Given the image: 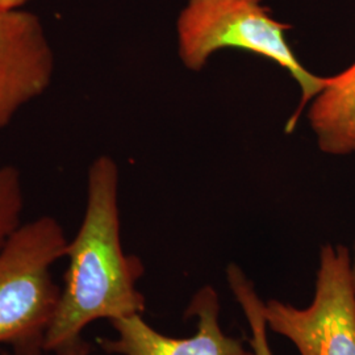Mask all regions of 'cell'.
<instances>
[{
    "label": "cell",
    "mask_w": 355,
    "mask_h": 355,
    "mask_svg": "<svg viewBox=\"0 0 355 355\" xmlns=\"http://www.w3.org/2000/svg\"><path fill=\"white\" fill-rule=\"evenodd\" d=\"M26 0H0V130L51 87L55 55L40 17Z\"/></svg>",
    "instance_id": "5"
},
{
    "label": "cell",
    "mask_w": 355,
    "mask_h": 355,
    "mask_svg": "<svg viewBox=\"0 0 355 355\" xmlns=\"http://www.w3.org/2000/svg\"><path fill=\"white\" fill-rule=\"evenodd\" d=\"M263 316L267 328L288 338L300 355H355V290L349 250L343 245L322 246L315 296L306 308L268 300Z\"/></svg>",
    "instance_id": "4"
},
{
    "label": "cell",
    "mask_w": 355,
    "mask_h": 355,
    "mask_svg": "<svg viewBox=\"0 0 355 355\" xmlns=\"http://www.w3.org/2000/svg\"><path fill=\"white\" fill-rule=\"evenodd\" d=\"M119 167L108 155L98 157L87 174V202L76 237L67 242L64 287L44 350L64 354L83 341L92 322L145 312L137 288L145 268L140 258L124 253L120 234Z\"/></svg>",
    "instance_id": "1"
},
{
    "label": "cell",
    "mask_w": 355,
    "mask_h": 355,
    "mask_svg": "<svg viewBox=\"0 0 355 355\" xmlns=\"http://www.w3.org/2000/svg\"><path fill=\"white\" fill-rule=\"evenodd\" d=\"M227 279L233 296L241 305L242 312L249 322L252 337L250 346L254 355H272L267 338V322L263 316V305L254 284L248 279L245 272L234 263L229 265Z\"/></svg>",
    "instance_id": "8"
},
{
    "label": "cell",
    "mask_w": 355,
    "mask_h": 355,
    "mask_svg": "<svg viewBox=\"0 0 355 355\" xmlns=\"http://www.w3.org/2000/svg\"><path fill=\"white\" fill-rule=\"evenodd\" d=\"M186 313L198 318V330L189 338L167 337L153 329L141 315H133L111 321L117 338L99 343L105 352L119 355H254L221 329L214 287L205 286L196 292Z\"/></svg>",
    "instance_id": "6"
},
{
    "label": "cell",
    "mask_w": 355,
    "mask_h": 355,
    "mask_svg": "<svg viewBox=\"0 0 355 355\" xmlns=\"http://www.w3.org/2000/svg\"><path fill=\"white\" fill-rule=\"evenodd\" d=\"M67 237L51 216L21 224L0 249V345L40 355L58 308L53 266L66 257Z\"/></svg>",
    "instance_id": "3"
},
{
    "label": "cell",
    "mask_w": 355,
    "mask_h": 355,
    "mask_svg": "<svg viewBox=\"0 0 355 355\" xmlns=\"http://www.w3.org/2000/svg\"><path fill=\"white\" fill-rule=\"evenodd\" d=\"M61 355H89V346L85 341H82V343H78L74 347L69 349L67 352H64V354Z\"/></svg>",
    "instance_id": "10"
},
{
    "label": "cell",
    "mask_w": 355,
    "mask_h": 355,
    "mask_svg": "<svg viewBox=\"0 0 355 355\" xmlns=\"http://www.w3.org/2000/svg\"><path fill=\"white\" fill-rule=\"evenodd\" d=\"M352 272H353V283H354L355 290V243H354V257L352 259Z\"/></svg>",
    "instance_id": "11"
},
{
    "label": "cell",
    "mask_w": 355,
    "mask_h": 355,
    "mask_svg": "<svg viewBox=\"0 0 355 355\" xmlns=\"http://www.w3.org/2000/svg\"><path fill=\"white\" fill-rule=\"evenodd\" d=\"M24 211V186L15 166L0 167V249L21 223Z\"/></svg>",
    "instance_id": "9"
},
{
    "label": "cell",
    "mask_w": 355,
    "mask_h": 355,
    "mask_svg": "<svg viewBox=\"0 0 355 355\" xmlns=\"http://www.w3.org/2000/svg\"><path fill=\"white\" fill-rule=\"evenodd\" d=\"M290 24L277 20L263 0H189L177 21L178 54L191 71H200L220 51H248L286 70L299 85L302 99L286 132L291 133L328 78L315 76L288 42Z\"/></svg>",
    "instance_id": "2"
},
{
    "label": "cell",
    "mask_w": 355,
    "mask_h": 355,
    "mask_svg": "<svg viewBox=\"0 0 355 355\" xmlns=\"http://www.w3.org/2000/svg\"><path fill=\"white\" fill-rule=\"evenodd\" d=\"M308 120L321 152L355 153V62L329 76L324 89L308 105Z\"/></svg>",
    "instance_id": "7"
}]
</instances>
